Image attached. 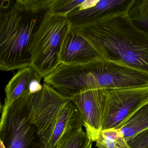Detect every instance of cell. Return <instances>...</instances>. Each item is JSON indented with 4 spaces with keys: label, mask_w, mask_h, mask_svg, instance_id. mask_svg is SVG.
Listing matches in <instances>:
<instances>
[{
    "label": "cell",
    "mask_w": 148,
    "mask_h": 148,
    "mask_svg": "<svg viewBox=\"0 0 148 148\" xmlns=\"http://www.w3.org/2000/svg\"><path fill=\"white\" fill-rule=\"evenodd\" d=\"M129 15L138 26L148 31V0H136Z\"/></svg>",
    "instance_id": "5bb4252c"
},
{
    "label": "cell",
    "mask_w": 148,
    "mask_h": 148,
    "mask_svg": "<svg viewBox=\"0 0 148 148\" xmlns=\"http://www.w3.org/2000/svg\"><path fill=\"white\" fill-rule=\"evenodd\" d=\"M85 0H52L49 12L57 15L67 16Z\"/></svg>",
    "instance_id": "9a60e30c"
},
{
    "label": "cell",
    "mask_w": 148,
    "mask_h": 148,
    "mask_svg": "<svg viewBox=\"0 0 148 148\" xmlns=\"http://www.w3.org/2000/svg\"><path fill=\"white\" fill-rule=\"evenodd\" d=\"M29 95L18 99L2 112L1 145L5 148H45L37 127L28 119Z\"/></svg>",
    "instance_id": "5b68a950"
},
{
    "label": "cell",
    "mask_w": 148,
    "mask_h": 148,
    "mask_svg": "<svg viewBox=\"0 0 148 148\" xmlns=\"http://www.w3.org/2000/svg\"><path fill=\"white\" fill-rule=\"evenodd\" d=\"M70 99L81 115L87 136L96 142L102 130L106 101L104 90H88Z\"/></svg>",
    "instance_id": "52a82bcc"
},
{
    "label": "cell",
    "mask_w": 148,
    "mask_h": 148,
    "mask_svg": "<svg viewBox=\"0 0 148 148\" xmlns=\"http://www.w3.org/2000/svg\"><path fill=\"white\" fill-rule=\"evenodd\" d=\"M52 0H16L0 16V69L10 71L31 66L33 36Z\"/></svg>",
    "instance_id": "7a4b0ae2"
},
{
    "label": "cell",
    "mask_w": 148,
    "mask_h": 148,
    "mask_svg": "<svg viewBox=\"0 0 148 148\" xmlns=\"http://www.w3.org/2000/svg\"><path fill=\"white\" fill-rule=\"evenodd\" d=\"M118 129L126 140L148 129V103L138 109Z\"/></svg>",
    "instance_id": "8fae6325"
},
{
    "label": "cell",
    "mask_w": 148,
    "mask_h": 148,
    "mask_svg": "<svg viewBox=\"0 0 148 148\" xmlns=\"http://www.w3.org/2000/svg\"><path fill=\"white\" fill-rule=\"evenodd\" d=\"M132 7L71 28L87 40L103 59L148 73V31L131 18Z\"/></svg>",
    "instance_id": "6da1fadb"
},
{
    "label": "cell",
    "mask_w": 148,
    "mask_h": 148,
    "mask_svg": "<svg viewBox=\"0 0 148 148\" xmlns=\"http://www.w3.org/2000/svg\"><path fill=\"white\" fill-rule=\"evenodd\" d=\"M1 148H5L4 147V146H3V145H1Z\"/></svg>",
    "instance_id": "e0dca14e"
},
{
    "label": "cell",
    "mask_w": 148,
    "mask_h": 148,
    "mask_svg": "<svg viewBox=\"0 0 148 148\" xmlns=\"http://www.w3.org/2000/svg\"><path fill=\"white\" fill-rule=\"evenodd\" d=\"M126 141L130 148H148V129Z\"/></svg>",
    "instance_id": "2e32d148"
},
{
    "label": "cell",
    "mask_w": 148,
    "mask_h": 148,
    "mask_svg": "<svg viewBox=\"0 0 148 148\" xmlns=\"http://www.w3.org/2000/svg\"><path fill=\"white\" fill-rule=\"evenodd\" d=\"M71 27L67 16L48 11L34 33L30 47L31 66L43 78L61 64L62 45Z\"/></svg>",
    "instance_id": "277c9868"
},
{
    "label": "cell",
    "mask_w": 148,
    "mask_h": 148,
    "mask_svg": "<svg viewBox=\"0 0 148 148\" xmlns=\"http://www.w3.org/2000/svg\"><path fill=\"white\" fill-rule=\"evenodd\" d=\"M101 58L89 41L74 32L71 27L62 45L60 58L61 64H81Z\"/></svg>",
    "instance_id": "30bf717a"
},
{
    "label": "cell",
    "mask_w": 148,
    "mask_h": 148,
    "mask_svg": "<svg viewBox=\"0 0 148 148\" xmlns=\"http://www.w3.org/2000/svg\"><path fill=\"white\" fill-rule=\"evenodd\" d=\"M136 0H85L67 15L71 26L93 22L109 14L131 7Z\"/></svg>",
    "instance_id": "ba28073f"
},
{
    "label": "cell",
    "mask_w": 148,
    "mask_h": 148,
    "mask_svg": "<svg viewBox=\"0 0 148 148\" xmlns=\"http://www.w3.org/2000/svg\"><path fill=\"white\" fill-rule=\"evenodd\" d=\"M92 143L81 127L64 134L54 148H91Z\"/></svg>",
    "instance_id": "7c38bea8"
},
{
    "label": "cell",
    "mask_w": 148,
    "mask_h": 148,
    "mask_svg": "<svg viewBox=\"0 0 148 148\" xmlns=\"http://www.w3.org/2000/svg\"><path fill=\"white\" fill-rule=\"evenodd\" d=\"M43 85L41 90L28 96V119L37 127L45 148H54L64 134L81 128L84 123L71 99Z\"/></svg>",
    "instance_id": "3957f363"
},
{
    "label": "cell",
    "mask_w": 148,
    "mask_h": 148,
    "mask_svg": "<svg viewBox=\"0 0 148 148\" xmlns=\"http://www.w3.org/2000/svg\"><path fill=\"white\" fill-rule=\"evenodd\" d=\"M42 78L32 66L18 70L5 88V98L2 112L6 110L19 98L41 90L43 88V85L40 84Z\"/></svg>",
    "instance_id": "9c48e42d"
},
{
    "label": "cell",
    "mask_w": 148,
    "mask_h": 148,
    "mask_svg": "<svg viewBox=\"0 0 148 148\" xmlns=\"http://www.w3.org/2000/svg\"><path fill=\"white\" fill-rule=\"evenodd\" d=\"M98 148H130L127 141L119 129L102 130L96 141Z\"/></svg>",
    "instance_id": "4fadbf2b"
},
{
    "label": "cell",
    "mask_w": 148,
    "mask_h": 148,
    "mask_svg": "<svg viewBox=\"0 0 148 148\" xmlns=\"http://www.w3.org/2000/svg\"><path fill=\"white\" fill-rule=\"evenodd\" d=\"M104 90L106 101L102 130L118 129L138 109L148 103V85Z\"/></svg>",
    "instance_id": "8992f818"
}]
</instances>
